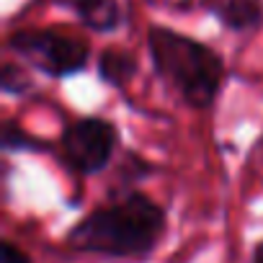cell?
Returning <instances> with one entry per match:
<instances>
[{
  "label": "cell",
  "instance_id": "obj_9",
  "mask_svg": "<svg viewBox=\"0 0 263 263\" xmlns=\"http://www.w3.org/2000/svg\"><path fill=\"white\" fill-rule=\"evenodd\" d=\"M0 88L8 96H24L31 90V80L26 72H21V67H16L13 62L3 65V75H0Z\"/></svg>",
  "mask_w": 263,
  "mask_h": 263
},
{
  "label": "cell",
  "instance_id": "obj_4",
  "mask_svg": "<svg viewBox=\"0 0 263 263\" xmlns=\"http://www.w3.org/2000/svg\"><path fill=\"white\" fill-rule=\"evenodd\" d=\"M119 145V129L108 119L83 116L70 121L60 135V160L78 176L101 173Z\"/></svg>",
  "mask_w": 263,
  "mask_h": 263
},
{
  "label": "cell",
  "instance_id": "obj_11",
  "mask_svg": "<svg viewBox=\"0 0 263 263\" xmlns=\"http://www.w3.org/2000/svg\"><path fill=\"white\" fill-rule=\"evenodd\" d=\"M250 263H263V240L255 245V250H253V260Z\"/></svg>",
  "mask_w": 263,
  "mask_h": 263
},
{
  "label": "cell",
  "instance_id": "obj_3",
  "mask_svg": "<svg viewBox=\"0 0 263 263\" xmlns=\"http://www.w3.org/2000/svg\"><path fill=\"white\" fill-rule=\"evenodd\" d=\"M8 49L47 78L65 80L88 67L90 42L60 29H18L8 36Z\"/></svg>",
  "mask_w": 263,
  "mask_h": 263
},
{
  "label": "cell",
  "instance_id": "obj_1",
  "mask_svg": "<svg viewBox=\"0 0 263 263\" xmlns=\"http://www.w3.org/2000/svg\"><path fill=\"white\" fill-rule=\"evenodd\" d=\"M165 232V209L142 191H126L93 209L70 232L67 245L106 258H145Z\"/></svg>",
  "mask_w": 263,
  "mask_h": 263
},
{
  "label": "cell",
  "instance_id": "obj_2",
  "mask_svg": "<svg viewBox=\"0 0 263 263\" xmlns=\"http://www.w3.org/2000/svg\"><path fill=\"white\" fill-rule=\"evenodd\" d=\"M147 52L155 72L178 93L191 108H209L224 83V62L209 47L194 36H186L168 26L147 29Z\"/></svg>",
  "mask_w": 263,
  "mask_h": 263
},
{
  "label": "cell",
  "instance_id": "obj_7",
  "mask_svg": "<svg viewBox=\"0 0 263 263\" xmlns=\"http://www.w3.org/2000/svg\"><path fill=\"white\" fill-rule=\"evenodd\" d=\"M98 80L111 85V88H124L132 78L140 72V62L137 57L126 52V49H119V47H108L101 52L98 57Z\"/></svg>",
  "mask_w": 263,
  "mask_h": 263
},
{
  "label": "cell",
  "instance_id": "obj_5",
  "mask_svg": "<svg viewBox=\"0 0 263 263\" xmlns=\"http://www.w3.org/2000/svg\"><path fill=\"white\" fill-rule=\"evenodd\" d=\"M70 8L78 21L98 34H111L121 26L119 0H70Z\"/></svg>",
  "mask_w": 263,
  "mask_h": 263
},
{
  "label": "cell",
  "instance_id": "obj_10",
  "mask_svg": "<svg viewBox=\"0 0 263 263\" xmlns=\"http://www.w3.org/2000/svg\"><path fill=\"white\" fill-rule=\"evenodd\" d=\"M3 263H31V258L26 255V250H21L16 242H11V240H6L3 242Z\"/></svg>",
  "mask_w": 263,
  "mask_h": 263
},
{
  "label": "cell",
  "instance_id": "obj_8",
  "mask_svg": "<svg viewBox=\"0 0 263 263\" xmlns=\"http://www.w3.org/2000/svg\"><path fill=\"white\" fill-rule=\"evenodd\" d=\"M0 145L8 153H36V150H47V142L29 135L26 129H21L13 119L3 121V135H0Z\"/></svg>",
  "mask_w": 263,
  "mask_h": 263
},
{
  "label": "cell",
  "instance_id": "obj_6",
  "mask_svg": "<svg viewBox=\"0 0 263 263\" xmlns=\"http://www.w3.org/2000/svg\"><path fill=\"white\" fill-rule=\"evenodd\" d=\"M212 11L219 24L235 34L253 31L263 24V0H222Z\"/></svg>",
  "mask_w": 263,
  "mask_h": 263
}]
</instances>
